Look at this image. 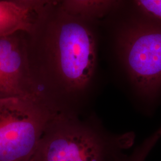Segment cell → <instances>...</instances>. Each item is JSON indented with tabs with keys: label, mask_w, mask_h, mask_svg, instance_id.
<instances>
[{
	"label": "cell",
	"mask_w": 161,
	"mask_h": 161,
	"mask_svg": "<svg viewBox=\"0 0 161 161\" xmlns=\"http://www.w3.org/2000/svg\"><path fill=\"white\" fill-rule=\"evenodd\" d=\"M40 95L31 72L28 34L0 36V98Z\"/></svg>",
	"instance_id": "cell-5"
},
{
	"label": "cell",
	"mask_w": 161,
	"mask_h": 161,
	"mask_svg": "<svg viewBox=\"0 0 161 161\" xmlns=\"http://www.w3.org/2000/svg\"><path fill=\"white\" fill-rule=\"evenodd\" d=\"M58 112L41 95L0 98V161H32Z\"/></svg>",
	"instance_id": "cell-3"
},
{
	"label": "cell",
	"mask_w": 161,
	"mask_h": 161,
	"mask_svg": "<svg viewBox=\"0 0 161 161\" xmlns=\"http://www.w3.org/2000/svg\"><path fill=\"white\" fill-rule=\"evenodd\" d=\"M115 4L111 1L89 0H65L58 3L61 10L84 20L103 16Z\"/></svg>",
	"instance_id": "cell-7"
},
{
	"label": "cell",
	"mask_w": 161,
	"mask_h": 161,
	"mask_svg": "<svg viewBox=\"0 0 161 161\" xmlns=\"http://www.w3.org/2000/svg\"><path fill=\"white\" fill-rule=\"evenodd\" d=\"M55 1L0 0V36L25 32L32 34Z\"/></svg>",
	"instance_id": "cell-6"
},
{
	"label": "cell",
	"mask_w": 161,
	"mask_h": 161,
	"mask_svg": "<svg viewBox=\"0 0 161 161\" xmlns=\"http://www.w3.org/2000/svg\"><path fill=\"white\" fill-rule=\"evenodd\" d=\"M85 20L64 12L56 1L28 34L29 64L38 91L60 112L74 113L71 106L94 72L96 42Z\"/></svg>",
	"instance_id": "cell-1"
},
{
	"label": "cell",
	"mask_w": 161,
	"mask_h": 161,
	"mask_svg": "<svg viewBox=\"0 0 161 161\" xmlns=\"http://www.w3.org/2000/svg\"><path fill=\"white\" fill-rule=\"evenodd\" d=\"M120 47L126 68L134 84L152 96L161 85V28L140 26L121 36Z\"/></svg>",
	"instance_id": "cell-4"
},
{
	"label": "cell",
	"mask_w": 161,
	"mask_h": 161,
	"mask_svg": "<svg viewBox=\"0 0 161 161\" xmlns=\"http://www.w3.org/2000/svg\"><path fill=\"white\" fill-rule=\"evenodd\" d=\"M134 139L132 132L112 136L77 114L58 112L42 133L32 161H116Z\"/></svg>",
	"instance_id": "cell-2"
},
{
	"label": "cell",
	"mask_w": 161,
	"mask_h": 161,
	"mask_svg": "<svg viewBox=\"0 0 161 161\" xmlns=\"http://www.w3.org/2000/svg\"><path fill=\"white\" fill-rule=\"evenodd\" d=\"M137 3L146 12L161 20V0H141Z\"/></svg>",
	"instance_id": "cell-8"
}]
</instances>
